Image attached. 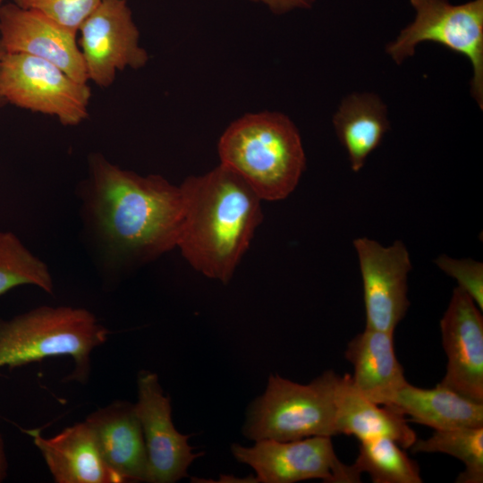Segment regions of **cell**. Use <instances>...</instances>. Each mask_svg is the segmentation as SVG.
<instances>
[{
	"label": "cell",
	"instance_id": "d6986e66",
	"mask_svg": "<svg viewBox=\"0 0 483 483\" xmlns=\"http://www.w3.org/2000/svg\"><path fill=\"white\" fill-rule=\"evenodd\" d=\"M333 123L353 172L361 170L390 128L386 106L370 92H356L344 97Z\"/></svg>",
	"mask_w": 483,
	"mask_h": 483
},
{
	"label": "cell",
	"instance_id": "cb8c5ba5",
	"mask_svg": "<svg viewBox=\"0 0 483 483\" xmlns=\"http://www.w3.org/2000/svg\"><path fill=\"white\" fill-rule=\"evenodd\" d=\"M436 265L449 276L455 279L458 287L465 292L480 310L483 309V264L470 259H456L441 255Z\"/></svg>",
	"mask_w": 483,
	"mask_h": 483
},
{
	"label": "cell",
	"instance_id": "2e32d148",
	"mask_svg": "<svg viewBox=\"0 0 483 483\" xmlns=\"http://www.w3.org/2000/svg\"><path fill=\"white\" fill-rule=\"evenodd\" d=\"M344 356L353 366V386L377 404L391 405L408 383L395 355L392 332L365 328L348 343Z\"/></svg>",
	"mask_w": 483,
	"mask_h": 483
},
{
	"label": "cell",
	"instance_id": "e0dca14e",
	"mask_svg": "<svg viewBox=\"0 0 483 483\" xmlns=\"http://www.w3.org/2000/svg\"><path fill=\"white\" fill-rule=\"evenodd\" d=\"M335 423L338 435L353 436L360 441L389 437L406 449L417 440L403 415L363 396L349 374L341 377L338 383Z\"/></svg>",
	"mask_w": 483,
	"mask_h": 483
},
{
	"label": "cell",
	"instance_id": "7402d4cb",
	"mask_svg": "<svg viewBox=\"0 0 483 483\" xmlns=\"http://www.w3.org/2000/svg\"><path fill=\"white\" fill-rule=\"evenodd\" d=\"M24 284L54 292L47 265L35 256L12 232L0 231V295Z\"/></svg>",
	"mask_w": 483,
	"mask_h": 483
},
{
	"label": "cell",
	"instance_id": "ac0fdd59",
	"mask_svg": "<svg viewBox=\"0 0 483 483\" xmlns=\"http://www.w3.org/2000/svg\"><path fill=\"white\" fill-rule=\"evenodd\" d=\"M387 407L435 430L483 427V402H474L439 383L430 389L407 383Z\"/></svg>",
	"mask_w": 483,
	"mask_h": 483
},
{
	"label": "cell",
	"instance_id": "ffe728a7",
	"mask_svg": "<svg viewBox=\"0 0 483 483\" xmlns=\"http://www.w3.org/2000/svg\"><path fill=\"white\" fill-rule=\"evenodd\" d=\"M360 442L353 464L360 473L367 472L374 483L423 482L417 462L394 440L376 437Z\"/></svg>",
	"mask_w": 483,
	"mask_h": 483
},
{
	"label": "cell",
	"instance_id": "d4e9b609",
	"mask_svg": "<svg viewBox=\"0 0 483 483\" xmlns=\"http://www.w3.org/2000/svg\"><path fill=\"white\" fill-rule=\"evenodd\" d=\"M266 4L270 11L276 14L301 8L308 9L312 6L315 0H250Z\"/></svg>",
	"mask_w": 483,
	"mask_h": 483
},
{
	"label": "cell",
	"instance_id": "4316f807",
	"mask_svg": "<svg viewBox=\"0 0 483 483\" xmlns=\"http://www.w3.org/2000/svg\"><path fill=\"white\" fill-rule=\"evenodd\" d=\"M2 4H3V3H0V5H1ZM4 54V49H3V47H2V45H1V42H0V64H1V60H2V58H3ZM4 103H5L4 100L0 97V106H1L2 105H4Z\"/></svg>",
	"mask_w": 483,
	"mask_h": 483
},
{
	"label": "cell",
	"instance_id": "ba28073f",
	"mask_svg": "<svg viewBox=\"0 0 483 483\" xmlns=\"http://www.w3.org/2000/svg\"><path fill=\"white\" fill-rule=\"evenodd\" d=\"M234 458L251 467L258 482L294 483L319 479L327 483L360 482L354 464L336 456L330 436H310L292 441L261 439L251 446L233 444Z\"/></svg>",
	"mask_w": 483,
	"mask_h": 483
},
{
	"label": "cell",
	"instance_id": "9c48e42d",
	"mask_svg": "<svg viewBox=\"0 0 483 483\" xmlns=\"http://www.w3.org/2000/svg\"><path fill=\"white\" fill-rule=\"evenodd\" d=\"M89 81L110 86L118 72L142 68L148 61L127 0H102L78 30Z\"/></svg>",
	"mask_w": 483,
	"mask_h": 483
},
{
	"label": "cell",
	"instance_id": "8fae6325",
	"mask_svg": "<svg viewBox=\"0 0 483 483\" xmlns=\"http://www.w3.org/2000/svg\"><path fill=\"white\" fill-rule=\"evenodd\" d=\"M138 401L134 403L148 456L147 482L173 483L187 477L190 465L202 453H194L189 436L181 434L172 420L171 400L157 375L141 370L138 375Z\"/></svg>",
	"mask_w": 483,
	"mask_h": 483
},
{
	"label": "cell",
	"instance_id": "7a4b0ae2",
	"mask_svg": "<svg viewBox=\"0 0 483 483\" xmlns=\"http://www.w3.org/2000/svg\"><path fill=\"white\" fill-rule=\"evenodd\" d=\"M180 188L184 216L177 247L195 270L226 284L263 220L261 199L222 164Z\"/></svg>",
	"mask_w": 483,
	"mask_h": 483
},
{
	"label": "cell",
	"instance_id": "52a82bcc",
	"mask_svg": "<svg viewBox=\"0 0 483 483\" xmlns=\"http://www.w3.org/2000/svg\"><path fill=\"white\" fill-rule=\"evenodd\" d=\"M0 97L5 103L74 126L89 116L91 91L88 83L75 80L50 62L4 53L0 64Z\"/></svg>",
	"mask_w": 483,
	"mask_h": 483
},
{
	"label": "cell",
	"instance_id": "83f0119b",
	"mask_svg": "<svg viewBox=\"0 0 483 483\" xmlns=\"http://www.w3.org/2000/svg\"><path fill=\"white\" fill-rule=\"evenodd\" d=\"M5 0H0V3H4Z\"/></svg>",
	"mask_w": 483,
	"mask_h": 483
},
{
	"label": "cell",
	"instance_id": "484cf974",
	"mask_svg": "<svg viewBox=\"0 0 483 483\" xmlns=\"http://www.w3.org/2000/svg\"><path fill=\"white\" fill-rule=\"evenodd\" d=\"M7 460L4 451L3 437L0 434V482L4 480L7 475Z\"/></svg>",
	"mask_w": 483,
	"mask_h": 483
},
{
	"label": "cell",
	"instance_id": "3957f363",
	"mask_svg": "<svg viewBox=\"0 0 483 483\" xmlns=\"http://www.w3.org/2000/svg\"><path fill=\"white\" fill-rule=\"evenodd\" d=\"M221 164L264 200L287 198L306 167L300 133L284 114L260 112L237 119L218 143Z\"/></svg>",
	"mask_w": 483,
	"mask_h": 483
},
{
	"label": "cell",
	"instance_id": "30bf717a",
	"mask_svg": "<svg viewBox=\"0 0 483 483\" xmlns=\"http://www.w3.org/2000/svg\"><path fill=\"white\" fill-rule=\"evenodd\" d=\"M353 246L363 285L365 328L394 333L410 306L408 249L402 241L385 247L368 237L355 239Z\"/></svg>",
	"mask_w": 483,
	"mask_h": 483
},
{
	"label": "cell",
	"instance_id": "7c38bea8",
	"mask_svg": "<svg viewBox=\"0 0 483 483\" xmlns=\"http://www.w3.org/2000/svg\"><path fill=\"white\" fill-rule=\"evenodd\" d=\"M446 372L439 382L474 402H483V318L458 286L440 321Z\"/></svg>",
	"mask_w": 483,
	"mask_h": 483
},
{
	"label": "cell",
	"instance_id": "5bb4252c",
	"mask_svg": "<svg viewBox=\"0 0 483 483\" xmlns=\"http://www.w3.org/2000/svg\"><path fill=\"white\" fill-rule=\"evenodd\" d=\"M57 483H123L104 461L87 421L45 438L38 428L26 429Z\"/></svg>",
	"mask_w": 483,
	"mask_h": 483
},
{
	"label": "cell",
	"instance_id": "5b68a950",
	"mask_svg": "<svg viewBox=\"0 0 483 483\" xmlns=\"http://www.w3.org/2000/svg\"><path fill=\"white\" fill-rule=\"evenodd\" d=\"M340 377L328 370L302 385L270 375L265 392L248 409L244 436L253 441H292L338 435L335 419Z\"/></svg>",
	"mask_w": 483,
	"mask_h": 483
},
{
	"label": "cell",
	"instance_id": "9a60e30c",
	"mask_svg": "<svg viewBox=\"0 0 483 483\" xmlns=\"http://www.w3.org/2000/svg\"><path fill=\"white\" fill-rule=\"evenodd\" d=\"M108 467L124 482L146 481L148 456L134 403L116 401L86 419Z\"/></svg>",
	"mask_w": 483,
	"mask_h": 483
},
{
	"label": "cell",
	"instance_id": "6da1fadb",
	"mask_svg": "<svg viewBox=\"0 0 483 483\" xmlns=\"http://www.w3.org/2000/svg\"><path fill=\"white\" fill-rule=\"evenodd\" d=\"M89 225L112 263L152 260L177 247L184 200L161 175H140L99 154L83 190Z\"/></svg>",
	"mask_w": 483,
	"mask_h": 483
},
{
	"label": "cell",
	"instance_id": "603a6c76",
	"mask_svg": "<svg viewBox=\"0 0 483 483\" xmlns=\"http://www.w3.org/2000/svg\"><path fill=\"white\" fill-rule=\"evenodd\" d=\"M16 4L42 13L78 34L86 18L102 0H13Z\"/></svg>",
	"mask_w": 483,
	"mask_h": 483
},
{
	"label": "cell",
	"instance_id": "8992f818",
	"mask_svg": "<svg viewBox=\"0 0 483 483\" xmlns=\"http://www.w3.org/2000/svg\"><path fill=\"white\" fill-rule=\"evenodd\" d=\"M414 21L386 46L396 64L413 55L416 47L434 42L460 54L470 62V90L483 108V0L453 5L447 0H410Z\"/></svg>",
	"mask_w": 483,
	"mask_h": 483
},
{
	"label": "cell",
	"instance_id": "4fadbf2b",
	"mask_svg": "<svg viewBox=\"0 0 483 483\" xmlns=\"http://www.w3.org/2000/svg\"><path fill=\"white\" fill-rule=\"evenodd\" d=\"M0 42L4 53L50 62L79 82L88 83L77 33L42 13L14 2L0 5Z\"/></svg>",
	"mask_w": 483,
	"mask_h": 483
},
{
	"label": "cell",
	"instance_id": "277c9868",
	"mask_svg": "<svg viewBox=\"0 0 483 483\" xmlns=\"http://www.w3.org/2000/svg\"><path fill=\"white\" fill-rule=\"evenodd\" d=\"M109 333L83 308L40 306L10 319L0 318V368L67 355L74 361L68 380L84 383L90 373V354Z\"/></svg>",
	"mask_w": 483,
	"mask_h": 483
},
{
	"label": "cell",
	"instance_id": "44dd1931",
	"mask_svg": "<svg viewBox=\"0 0 483 483\" xmlns=\"http://www.w3.org/2000/svg\"><path fill=\"white\" fill-rule=\"evenodd\" d=\"M411 448L413 453H442L461 460L465 470L458 475V483L483 482V427L436 430Z\"/></svg>",
	"mask_w": 483,
	"mask_h": 483
}]
</instances>
